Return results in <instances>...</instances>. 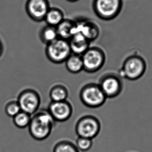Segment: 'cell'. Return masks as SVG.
<instances>
[{
    "label": "cell",
    "mask_w": 152,
    "mask_h": 152,
    "mask_svg": "<svg viewBox=\"0 0 152 152\" xmlns=\"http://www.w3.org/2000/svg\"><path fill=\"white\" fill-rule=\"evenodd\" d=\"M56 122H64L70 119L73 114L72 105L67 100L51 101L47 109Z\"/></svg>",
    "instance_id": "cell-11"
},
{
    "label": "cell",
    "mask_w": 152,
    "mask_h": 152,
    "mask_svg": "<svg viewBox=\"0 0 152 152\" xmlns=\"http://www.w3.org/2000/svg\"><path fill=\"white\" fill-rule=\"evenodd\" d=\"M93 10L99 19L110 21L116 18L121 12L123 0H93Z\"/></svg>",
    "instance_id": "cell-3"
},
{
    "label": "cell",
    "mask_w": 152,
    "mask_h": 152,
    "mask_svg": "<svg viewBox=\"0 0 152 152\" xmlns=\"http://www.w3.org/2000/svg\"><path fill=\"white\" fill-rule=\"evenodd\" d=\"M56 121L48 110H41L32 115L28 127L32 138L37 141H43L50 136Z\"/></svg>",
    "instance_id": "cell-1"
},
{
    "label": "cell",
    "mask_w": 152,
    "mask_h": 152,
    "mask_svg": "<svg viewBox=\"0 0 152 152\" xmlns=\"http://www.w3.org/2000/svg\"><path fill=\"white\" fill-rule=\"evenodd\" d=\"M50 8L48 0H27L26 11L28 16L35 22L44 21Z\"/></svg>",
    "instance_id": "cell-10"
},
{
    "label": "cell",
    "mask_w": 152,
    "mask_h": 152,
    "mask_svg": "<svg viewBox=\"0 0 152 152\" xmlns=\"http://www.w3.org/2000/svg\"><path fill=\"white\" fill-rule=\"evenodd\" d=\"M39 37L41 41L46 45L59 37L56 28L46 25L39 31Z\"/></svg>",
    "instance_id": "cell-18"
},
{
    "label": "cell",
    "mask_w": 152,
    "mask_h": 152,
    "mask_svg": "<svg viewBox=\"0 0 152 152\" xmlns=\"http://www.w3.org/2000/svg\"><path fill=\"white\" fill-rule=\"evenodd\" d=\"M66 1L70 2H76L78 1V0H66Z\"/></svg>",
    "instance_id": "cell-24"
},
{
    "label": "cell",
    "mask_w": 152,
    "mask_h": 152,
    "mask_svg": "<svg viewBox=\"0 0 152 152\" xmlns=\"http://www.w3.org/2000/svg\"><path fill=\"white\" fill-rule=\"evenodd\" d=\"M64 19V15L61 9L50 7L46 15L44 21L47 25L57 27Z\"/></svg>",
    "instance_id": "cell-17"
},
{
    "label": "cell",
    "mask_w": 152,
    "mask_h": 152,
    "mask_svg": "<svg viewBox=\"0 0 152 152\" xmlns=\"http://www.w3.org/2000/svg\"><path fill=\"white\" fill-rule=\"evenodd\" d=\"M71 53L68 41L59 37L46 46V56L53 64L64 63Z\"/></svg>",
    "instance_id": "cell-5"
},
{
    "label": "cell",
    "mask_w": 152,
    "mask_h": 152,
    "mask_svg": "<svg viewBox=\"0 0 152 152\" xmlns=\"http://www.w3.org/2000/svg\"><path fill=\"white\" fill-rule=\"evenodd\" d=\"M21 111L20 107L17 101L8 102L5 107V112L9 117H13Z\"/></svg>",
    "instance_id": "cell-22"
},
{
    "label": "cell",
    "mask_w": 152,
    "mask_h": 152,
    "mask_svg": "<svg viewBox=\"0 0 152 152\" xmlns=\"http://www.w3.org/2000/svg\"><path fill=\"white\" fill-rule=\"evenodd\" d=\"M98 84L107 98L118 96L123 88L121 78L113 73L105 74L99 80Z\"/></svg>",
    "instance_id": "cell-9"
},
{
    "label": "cell",
    "mask_w": 152,
    "mask_h": 152,
    "mask_svg": "<svg viewBox=\"0 0 152 152\" xmlns=\"http://www.w3.org/2000/svg\"><path fill=\"white\" fill-rule=\"evenodd\" d=\"M53 152H80L74 143L69 140H62L53 147Z\"/></svg>",
    "instance_id": "cell-20"
},
{
    "label": "cell",
    "mask_w": 152,
    "mask_h": 152,
    "mask_svg": "<svg viewBox=\"0 0 152 152\" xmlns=\"http://www.w3.org/2000/svg\"><path fill=\"white\" fill-rule=\"evenodd\" d=\"M4 51V46L1 40L0 39V57L2 56Z\"/></svg>",
    "instance_id": "cell-23"
},
{
    "label": "cell",
    "mask_w": 152,
    "mask_h": 152,
    "mask_svg": "<svg viewBox=\"0 0 152 152\" xmlns=\"http://www.w3.org/2000/svg\"><path fill=\"white\" fill-rule=\"evenodd\" d=\"M66 70L73 74H77L84 71L82 56L72 53L64 62Z\"/></svg>",
    "instance_id": "cell-15"
},
{
    "label": "cell",
    "mask_w": 152,
    "mask_h": 152,
    "mask_svg": "<svg viewBox=\"0 0 152 152\" xmlns=\"http://www.w3.org/2000/svg\"><path fill=\"white\" fill-rule=\"evenodd\" d=\"M76 32L84 35L91 42L98 38L100 29L94 21L89 19H80L76 20Z\"/></svg>",
    "instance_id": "cell-12"
},
{
    "label": "cell",
    "mask_w": 152,
    "mask_h": 152,
    "mask_svg": "<svg viewBox=\"0 0 152 152\" xmlns=\"http://www.w3.org/2000/svg\"><path fill=\"white\" fill-rule=\"evenodd\" d=\"M146 68L147 64L144 58L138 53H132L124 60L118 75L128 80H137L144 75Z\"/></svg>",
    "instance_id": "cell-2"
},
{
    "label": "cell",
    "mask_w": 152,
    "mask_h": 152,
    "mask_svg": "<svg viewBox=\"0 0 152 152\" xmlns=\"http://www.w3.org/2000/svg\"><path fill=\"white\" fill-rule=\"evenodd\" d=\"M80 98L83 104L92 109L102 106L107 99L98 83H88L83 86L80 92Z\"/></svg>",
    "instance_id": "cell-4"
},
{
    "label": "cell",
    "mask_w": 152,
    "mask_h": 152,
    "mask_svg": "<svg viewBox=\"0 0 152 152\" xmlns=\"http://www.w3.org/2000/svg\"><path fill=\"white\" fill-rule=\"evenodd\" d=\"M49 96L53 102L66 101L69 97V91L64 84H56L50 89Z\"/></svg>",
    "instance_id": "cell-16"
},
{
    "label": "cell",
    "mask_w": 152,
    "mask_h": 152,
    "mask_svg": "<svg viewBox=\"0 0 152 152\" xmlns=\"http://www.w3.org/2000/svg\"><path fill=\"white\" fill-rule=\"evenodd\" d=\"M72 53L82 55L91 46V42L80 33L76 32L69 41Z\"/></svg>",
    "instance_id": "cell-13"
},
{
    "label": "cell",
    "mask_w": 152,
    "mask_h": 152,
    "mask_svg": "<svg viewBox=\"0 0 152 152\" xmlns=\"http://www.w3.org/2000/svg\"><path fill=\"white\" fill-rule=\"evenodd\" d=\"M99 119L92 115H84L79 118L75 126V131L79 137L92 139L96 138L101 130Z\"/></svg>",
    "instance_id": "cell-7"
},
{
    "label": "cell",
    "mask_w": 152,
    "mask_h": 152,
    "mask_svg": "<svg viewBox=\"0 0 152 152\" xmlns=\"http://www.w3.org/2000/svg\"><path fill=\"white\" fill-rule=\"evenodd\" d=\"M58 37L69 41L76 32V21L64 19L57 27H56Z\"/></svg>",
    "instance_id": "cell-14"
},
{
    "label": "cell",
    "mask_w": 152,
    "mask_h": 152,
    "mask_svg": "<svg viewBox=\"0 0 152 152\" xmlns=\"http://www.w3.org/2000/svg\"><path fill=\"white\" fill-rule=\"evenodd\" d=\"M17 102L21 111L32 115L39 109L41 98L39 93L33 89H26L19 95Z\"/></svg>",
    "instance_id": "cell-8"
},
{
    "label": "cell",
    "mask_w": 152,
    "mask_h": 152,
    "mask_svg": "<svg viewBox=\"0 0 152 152\" xmlns=\"http://www.w3.org/2000/svg\"><path fill=\"white\" fill-rule=\"evenodd\" d=\"M75 144L80 151L86 152L89 150L93 146V140L88 138L78 137Z\"/></svg>",
    "instance_id": "cell-21"
},
{
    "label": "cell",
    "mask_w": 152,
    "mask_h": 152,
    "mask_svg": "<svg viewBox=\"0 0 152 152\" xmlns=\"http://www.w3.org/2000/svg\"><path fill=\"white\" fill-rule=\"evenodd\" d=\"M82 57L84 71L88 73L98 72L104 65L106 60L104 51L97 46H90Z\"/></svg>",
    "instance_id": "cell-6"
},
{
    "label": "cell",
    "mask_w": 152,
    "mask_h": 152,
    "mask_svg": "<svg viewBox=\"0 0 152 152\" xmlns=\"http://www.w3.org/2000/svg\"><path fill=\"white\" fill-rule=\"evenodd\" d=\"M31 117L32 115L21 111L12 118L13 124L16 127L19 128H27L30 123Z\"/></svg>",
    "instance_id": "cell-19"
}]
</instances>
